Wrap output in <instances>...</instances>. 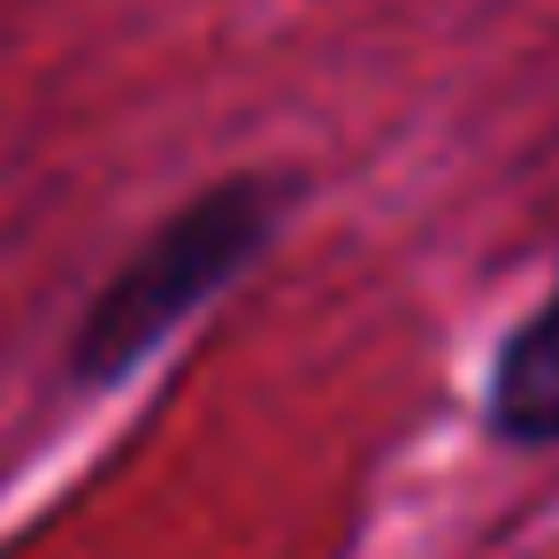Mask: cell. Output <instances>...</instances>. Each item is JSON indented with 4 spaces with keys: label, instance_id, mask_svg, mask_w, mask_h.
I'll return each instance as SVG.
<instances>
[{
    "label": "cell",
    "instance_id": "obj_1",
    "mask_svg": "<svg viewBox=\"0 0 559 559\" xmlns=\"http://www.w3.org/2000/svg\"><path fill=\"white\" fill-rule=\"evenodd\" d=\"M284 215V185L269 177H230L215 192H200L185 215H169L154 230V246L93 299L85 330H78V376L108 383L131 376L185 314H200L269 238Z\"/></svg>",
    "mask_w": 559,
    "mask_h": 559
},
{
    "label": "cell",
    "instance_id": "obj_2",
    "mask_svg": "<svg viewBox=\"0 0 559 559\" xmlns=\"http://www.w3.org/2000/svg\"><path fill=\"white\" fill-rule=\"evenodd\" d=\"M490 429L513 444H559V284L490 376Z\"/></svg>",
    "mask_w": 559,
    "mask_h": 559
}]
</instances>
